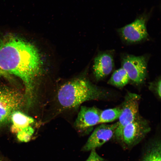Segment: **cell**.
I'll return each mask as SVG.
<instances>
[{
  "mask_svg": "<svg viewBox=\"0 0 161 161\" xmlns=\"http://www.w3.org/2000/svg\"><path fill=\"white\" fill-rule=\"evenodd\" d=\"M43 60L36 47L23 39L11 35L0 41V71L15 75L23 82L26 103L35 100L37 79L42 73Z\"/></svg>",
  "mask_w": 161,
  "mask_h": 161,
  "instance_id": "1",
  "label": "cell"
},
{
  "mask_svg": "<svg viewBox=\"0 0 161 161\" xmlns=\"http://www.w3.org/2000/svg\"><path fill=\"white\" fill-rule=\"evenodd\" d=\"M104 95L103 91L88 80L78 78L61 86L58 92L57 99L63 108L72 109L87 101L101 99Z\"/></svg>",
  "mask_w": 161,
  "mask_h": 161,
  "instance_id": "2",
  "label": "cell"
},
{
  "mask_svg": "<svg viewBox=\"0 0 161 161\" xmlns=\"http://www.w3.org/2000/svg\"><path fill=\"white\" fill-rule=\"evenodd\" d=\"M25 103V95L18 90L0 87V125L9 121L12 114L21 109Z\"/></svg>",
  "mask_w": 161,
  "mask_h": 161,
  "instance_id": "3",
  "label": "cell"
},
{
  "mask_svg": "<svg viewBox=\"0 0 161 161\" xmlns=\"http://www.w3.org/2000/svg\"><path fill=\"white\" fill-rule=\"evenodd\" d=\"M151 131L147 121L139 115L123 129L120 143L126 149L139 144Z\"/></svg>",
  "mask_w": 161,
  "mask_h": 161,
  "instance_id": "4",
  "label": "cell"
},
{
  "mask_svg": "<svg viewBox=\"0 0 161 161\" xmlns=\"http://www.w3.org/2000/svg\"><path fill=\"white\" fill-rule=\"evenodd\" d=\"M140 96L138 94L129 92L126 95L121 108V113L118 118V126L114 137L120 143L122 131L126 125L132 122L139 115Z\"/></svg>",
  "mask_w": 161,
  "mask_h": 161,
  "instance_id": "5",
  "label": "cell"
},
{
  "mask_svg": "<svg viewBox=\"0 0 161 161\" xmlns=\"http://www.w3.org/2000/svg\"><path fill=\"white\" fill-rule=\"evenodd\" d=\"M122 65L130 80L137 84L144 82L147 71V61L145 56L127 55L122 58Z\"/></svg>",
  "mask_w": 161,
  "mask_h": 161,
  "instance_id": "6",
  "label": "cell"
},
{
  "mask_svg": "<svg viewBox=\"0 0 161 161\" xmlns=\"http://www.w3.org/2000/svg\"><path fill=\"white\" fill-rule=\"evenodd\" d=\"M118 126V122L110 124L101 123L92 132L82 150L89 151L102 146L114 137Z\"/></svg>",
  "mask_w": 161,
  "mask_h": 161,
  "instance_id": "7",
  "label": "cell"
},
{
  "mask_svg": "<svg viewBox=\"0 0 161 161\" xmlns=\"http://www.w3.org/2000/svg\"><path fill=\"white\" fill-rule=\"evenodd\" d=\"M118 32L126 42L134 43L141 42L146 39L148 36L146 19L143 17L137 18L132 23L119 29Z\"/></svg>",
  "mask_w": 161,
  "mask_h": 161,
  "instance_id": "8",
  "label": "cell"
},
{
  "mask_svg": "<svg viewBox=\"0 0 161 161\" xmlns=\"http://www.w3.org/2000/svg\"><path fill=\"white\" fill-rule=\"evenodd\" d=\"M100 112L94 107L81 106L75 123V127L83 131L99 123Z\"/></svg>",
  "mask_w": 161,
  "mask_h": 161,
  "instance_id": "9",
  "label": "cell"
},
{
  "mask_svg": "<svg viewBox=\"0 0 161 161\" xmlns=\"http://www.w3.org/2000/svg\"><path fill=\"white\" fill-rule=\"evenodd\" d=\"M113 55L109 52L99 54L94 59L93 71L97 80H100L109 75L114 67Z\"/></svg>",
  "mask_w": 161,
  "mask_h": 161,
  "instance_id": "10",
  "label": "cell"
},
{
  "mask_svg": "<svg viewBox=\"0 0 161 161\" xmlns=\"http://www.w3.org/2000/svg\"><path fill=\"white\" fill-rule=\"evenodd\" d=\"M146 147L140 161H161L160 139L153 140Z\"/></svg>",
  "mask_w": 161,
  "mask_h": 161,
  "instance_id": "11",
  "label": "cell"
},
{
  "mask_svg": "<svg viewBox=\"0 0 161 161\" xmlns=\"http://www.w3.org/2000/svg\"><path fill=\"white\" fill-rule=\"evenodd\" d=\"M10 120L13 123L11 130L13 133H16L30 126L34 121L32 118L19 111L12 114Z\"/></svg>",
  "mask_w": 161,
  "mask_h": 161,
  "instance_id": "12",
  "label": "cell"
},
{
  "mask_svg": "<svg viewBox=\"0 0 161 161\" xmlns=\"http://www.w3.org/2000/svg\"><path fill=\"white\" fill-rule=\"evenodd\" d=\"M129 80L126 71L122 67L114 71L108 83L111 85L121 88L127 84Z\"/></svg>",
  "mask_w": 161,
  "mask_h": 161,
  "instance_id": "13",
  "label": "cell"
},
{
  "mask_svg": "<svg viewBox=\"0 0 161 161\" xmlns=\"http://www.w3.org/2000/svg\"><path fill=\"white\" fill-rule=\"evenodd\" d=\"M121 112V108L119 107L107 109L100 111L99 123L111 122L118 119Z\"/></svg>",
  "mask_w": 161,
  "mask_h": 161,
  "instance_id": "14",
  "label": "cell"
},
{
  "mask_svg": "<svg viewBox=\"0 0 161 161\" xmlns=\"http://www.w3.org/2000/svg\"><path fill=\"white\" fill-rule=\"evenodd\" d=\"M34 132V129L30 126L18 132L17 137L21 142H27L30 140Z\"/></svg>",
  "mask_w": 161,
  "mask_h": 161,
  "instance_id": "15",
  "label": "cell"
},
{
  "mask_svg": "<svg viewBox=\"0 0 161 161\" xmlns=\"http://www.w3.org/2000/svg\"><path fill=\"white\" fill-rule=\"evenodd\" d=\"M91 151L90 154L86 161H108L99 155L96 152L95 149Z\"/></svg>",
  "mask_w": 161,
  "mask_h": 161,
  "instance_id": "16",
  "label": "cell"
},
{
  "mask_svg": "<svg viewBox=\"0 0 161 161\" xmlns=\"http://www.w3.org/2000/svg\"><path fill=\"white\" fill-rule=\"evenodd\" d=\"M150 87L153 89L154 92L159 96L161 97V82L160 78L158 79L156 81L151 83L150 84Z\"/></svg>",
  "mask_w": 161,
  "mask_h": 161,
  "instance_id": "17",
  "label": "cell"
}]
</instances>
